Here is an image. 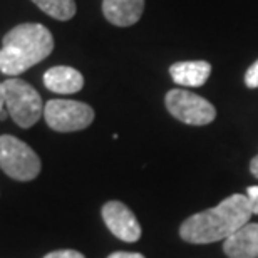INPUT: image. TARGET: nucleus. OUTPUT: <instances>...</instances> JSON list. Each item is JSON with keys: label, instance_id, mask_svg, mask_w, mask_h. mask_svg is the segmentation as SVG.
Wrapping results in <instances>:
<instances>
[{"label": "nucleus", "instance_id": "nucleus-15", "mask_svg": "<svg viewBox=\"0 0 258 258\" xmlns=\"http://www.w3.org/2000/svg\"><path fill=\"white\" fill-rule=\"evenodd\" d=\"M245 195L248 196V200H250L253 215H258V186H248V188H246Z\"/></svg>", "mask_w": 258, "mask_h": 258}, {"label": "nucleus", "instance_id": "nucleus-19", "mask_svg": "<svg viewBox=\"0 0 258 258\" xmlns=\"http://www.w3.org/2000/svg\"><path fill=\"white\" fill-rule=\"evenodd\" d=\"M7 117H9V111H7V109H4L2 112H0V121L7 119Z\"/></svg>", "mask_w": 258, "mask_h": 258}, {"label": "nucleus", "instance_id": "nucleus-17", "mask_svg": "<svg viewBox=\"0 0 258 258\" xmlns=\"http://www.w3.org/2000/svg\"><path fill=\"white\" fill-rule=\"evenodd\" d=\"M250 173L258 179V154H256L255 158H251V161H250Z\"/></svg>", "mask_w": 258, "mask_h": 258}, {"label": "nucleus", "instance_id": "nucleus-11", "mask_svg": "<svg viewBox=\"0 0 258 258\" xmlns=\"http://www.w3.org/2000/svg\"><path fill=\"white\" fill-rule=\"evenodd\" d=\"M211 74V64L206 60H181L169 67V76L179 86L200 87Z\"/></svg>", "mask_w": 258, "mask_h": 258}, {"label": "nucleus", "instance_id": "nucleus-1", "mask_svg": "<svg viewBox=\"0 0 258 258\" xmlns=\"http://www.w3.org/2000/svg\"><path fill=\"white\" fill-rule=\"evenodd\" d=\"M253 216L246 195L235 193L210 210L188 216L179 226V236L191 245H210L226 240Z\"/></svg>", "mask_w": 258, "mask_h": 258}, {"label": "nucleus", "instance_id": "nucleus-2", "mask_svg": "<svg viewBox=\"0 0 258 258\" xmlns=\"http://www.w3.org/2000/svg\"><path fill=\"white\" fill-rule=\"evenodd\" d=\"M54 50V37L42 24H20L5 34L0 47V72L15 77L42 62Z\"/></svg>", "mask_w": 258, "mask_h": 258}, {"label": "nucleus", "instance_id": "nucleus-6", "mask_svg": "<svg viewBox=\"0 0 258 258\" xmlns=\"http://www.w3.org/2000/svg\"><path fill=\"white\" fill-rule=\"evenodd\" d=\"M164 104L174 119L189 126H206L216 117V109L210 101L184 89L168 91Z\"/></svg>", "mask_w": 258, "mask_h": 258}, {"label": "nucleus", "instance_id": "nucleus-10", "mask_svg": "<svg viewBox=\"0 0 258 258\" xmlns=\"http://www.w3.org/2000/svg\"><path fill=\"white\" fill-rule=\"evenodd\" d=\"M44 86L55 94H74L84 87V77L69 66H55L45 71Z\"/></svg>", "mask_w": 258, "mask_h": 258}, {"label": "nucleus", "instance_id": "nucleus-5", "mask_svg": "<svg viewBox=\"0 0 258 258\" xmlns=\"http://www.w3.org/2000/svg\"><path fill=\"white\" fill-rule=\"evenodd\" d=\"M44 119L57 133L82 131L94 121V109L81 101L50 99L44 106Z\"/></svg>", "mask_w": 258, "mask_h": 258}, {"label": "nucleus", "instance_id": "nucleus-14", "mask_svg": "<svg viewBox=\"0 0 258 258\" xmlns=\"http://www.w3.org/2000/svg\"><path fill=\"white\" fill-rule=\"evenodd\" d=\"M44 258H86V256L77 250H54Z\"/></svg>", "mask_w": 258, "mask_h": 258}, {"label": "nucleus", "instance_id": "nucleus-12", "mask_svg": "<svg viewBox=\"0 0 258 258\" xmlns=\"http://www.w3.org/2000/svg\"><path fill=\"white\" fill-rule=\"evenodd\" d=\"M44 14L55 20H71L76 15L74 0H32Z\"/></svg>", "mask_w": 258, "mask_h": 258}, {"label": "nucleus", "instance_id": "nucleus-4", "mask_svg": "<svg viewBox=\"0 0 258 258\" xmlns=\"http://www.w3.org/2000/svg\"><path fill=\"white\" fill-rule=\"evenodd\" d=\"M0 168L15 181H32L40 174L42 163L27 143L4 134L0 136Z\"/></svg>", "mask_w": 258, "mask_h": 258}, {"label": "nucleus", "instance_id": "nucleus-16", "mask_svg": "<svg viewBox=\"0 0 258 258\" xmlns=\"http://www.w3.org/2000/svg\"><path fill=\"white\" fill-rule=\"evenodd\" d=\"M107 258H146V256H143L141 253H133V251H114V253H111Z\"/></svg>", "mask_w": 258, "mask_h": 258}, {"label": "nucleus", "instance_id": "nucleus-18", "mask_svg": "<svg viewBox=\"0 0 258 258\" xmlns=\"http://www.w3.org/2000/svg\"><path fill=\"white\" fill-rule=\"evenodd\" d=\"M5 109V96H4V84L0 82V112Z\"/></svg>", "mask_w": 258, "mask_h": 258}, {"label": "nucleus", "instance_id": "nucleus-7", "mask_svg": "<svg viewBox=\"0 0 258 258\" xmlns=\"http://www.w3.org/2000/svg\"><path fill=\"white\" fill-rule=\"evenodd\" d=\"M101 215L107 230L116 238L127 241V243H134L141 238V225H139L136 215L122 201H107L102 205Z\"/></svg>", "mask_w": 258, "mask_h": 258}, {"label": "nucleus", "instance_id": "nucleus-9", "mask_svg": "<svg viewBox=\"0 0 258 258\" xmlns=\"http://www.w3.org/2000/svg\"><path fill=\"white\" fill-rule=\"evenodd\" d=\"M143 12L144 0H102V14L116 27H131Z\"/></svg>", "mask_w": 258, "mask_h": 258}, {"label": "nucleus", "instance_id": "nucleus-8", "mask_svg": "<svg viewBox=\"0 0 258 258\" xmlns=\"http://www.w3.org/2000/svg\"><path fill=\"white\" fill-rule=\"evenodd\" d=\"M228 258H258V223H246L231 233L223 243Z\"/></svg>", "mask_w": 258, "mask_h": 258}, {"label": "nucleus", "instance_id": "nucleus-13", "mask_svg": "<svg viewBox=\"0 0 258 258\" xmlns=\"http://www.w3.org/2000/svg\"><path fill=\"white\" fill-rule=\"evenodd\" d=\"M245 86L248 89H256L258 87V60L248 67V71L245 72Z\"/></svg>", "mask_w": 258, "mask_h": 258}, {"label": "nucleus", "instance_id": "nucleus-3", "mask_svg": "<svg viewBox=\"0 0 258 258\" xmlns=\"http://www.w3.org/2000/svg\"><path fill=\"white\" fill-rule=\"evenodd\" d=\"M4 96H5V109L9 116L20 127L29 129L44 116L42 97L29 82L17 77H10L4 81Z\"/></svg>", "mask_w": 258, "mask_h": 258}]
</instances>
